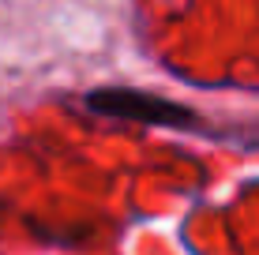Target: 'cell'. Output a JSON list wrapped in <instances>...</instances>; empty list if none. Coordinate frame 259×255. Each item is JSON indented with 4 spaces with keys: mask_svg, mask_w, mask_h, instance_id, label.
I'll use <instances>...</instances> for the list:
<instances>
[{
    "mask_svg": "<svg viewBox=\"0 0 259 255\" xmlns=\"http://www.w3.org/2000/svg\"><path fill=\"white\" fill-rule=\"evenodd\" d=\"M83 105L98 117L109 120H132V124H150V128H195V113L181 101H169L162 94H147V90H132V86H102L91 90L83 98Z\"/></svg>",
    "mask_w": 259,
    "mask_h": 255,
    "instance_id": "obj_1",
    "label": "cell"
}]
</instances>
